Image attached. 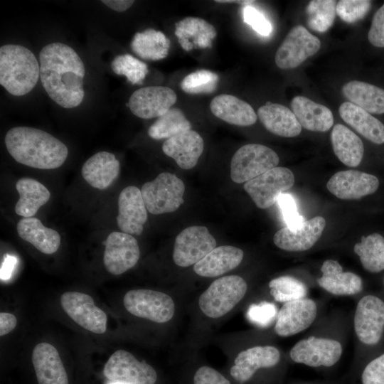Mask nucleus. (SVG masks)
<instances>
[{"label":"nucleus","mask_w":384,"mask_h":384,"mask_svg":"<svg viewBox=\"0 0 384 384\" xmlns=\"http://www.w3.org/2000/svg\"><path fill=\"white\" fill-rule=\"evenodd\" d=\"M40 78L48 96L66 109L83 100L85 65L73 48L63 43L45 46L39 54Z\"/></svg>","instance_id":"nucleus-1"},{"label":"nucleus","mask_w":384,"mask_h":384,"mask_svg":"<svg viewBox=\"0 0 384 384\" xmlns=\"http://www.w3.org/2000/svg\"><path fill=\"white\" fill-rule=\"evenodd\" d=\"M9 154L18 163L39 169H54L65 161L68 149L50 134L29 127L10 129L4 138Z\"/></svg>","instance_id":"nucleus-2"},{"label":"nucleus","mask_w":384,"mask_h":384,"mask_svg":"<svg viewBox=\"0 0 384 384\" xmlns=\"http://www.w3.org/2000/svg\"><path fill=\"white\" fill-rule=\"evenodd\" d=\"M39 78L40 63L29 49L16 44L0 48V84L10 94H28Z\"/></svg>","instance_id":"nucleus-3"},{"label":"nucleus","mask_w":384,"mask_h":384,"mask_svg":"<svg viewBox=\"0 0 384 384\" xmlns=\"http://www.w3.org/2000/svg\"><path fill=\"white\" fill-rule=\"evenodd\" d=\"M247 290L245 280L238 275L220 277L213 282L200 296L198 306L210 318H219L231 311Z\"/></svg>","instance_id":"nucleus-4"},{"label":"nucleus","mask_w":384,"mask_h":384,"mask_svg":"<svg viewBox=\"0 0 384 384\" xmlns=\"http://www.w3.org/2000/svg\"><path fill=\"white\" fill-rule=\"evenodd\" d=\"M147 211L154 215L172 213L183 203L185 185L175 174L164 172L141 189Z\"/></svg>","instance_id":"nucleus-5"},{"label":"nucleus","mask_w":384,"mask_h":384,"mask_svg":"<svg viewBox=\"0 0 384 384\" xmlns=\"http://www.w3.org/2000/svg\"><path fill=\"white\" fill-rule=\"evenodd\" d=\"M279 159L270 147L247 144L239 148L230 161V178L237 183H246L277 167Z\"/></svg>","instance_id":"nucleus-6"},{"label":"nucleus","mask_w":384,"mask_h":384,"mask_svg":"<svg viewBox=\"0 0 384 384\" xmlns=\"http://www.w3.org/2000/svg\"><path fill=\"white\" fill-rule=\"evenodd\" d=\"M123 304L132 315L161 324L170 321L175 312L172 298L152 289L129 290L123 298Z\"/></svg>","instance_id":"nucleus-7"},{"label":"nucleus","mask_w":384,"mask_h":384,"mask_svg":"<svg viewBox=\"0 0 384 384\" xmlns=\"http://www.w3.org/2000/svg\"><path fill=\"white\" fill-rule=\"evenodd\" d=\"M292 171L286 167H275L246 182L245 191L255 204L267 209L277 203L279 196L294 183Z\"/></svg>","instance_id":"nucleus-8"},{"label":"nucleus","mask_w":384,"mask_h":384,"mask_svg":"<svg viewBox=\"0 0 384 384\" xmlns=\"http://www.w3.org/2000/svg\"><path fill=\"white\" fill-rule=\"evenodd\" d=\"M216 240L208 229L193 225L183 230L176 238L173 260L179 267L194 265L216 247Z\"/></svg>","instance_id":"nucleus-9"},{"label":"nucleus","mask_w":384,"mask_h":384,"mask_svg":"<svg viewBox=\"0 0 384 384\" xmlns=\"http://www.w3.org/2000/svg\"><path fill=\"white\" fill-rule=\"evenodd\" d=\"M103 373L110 382L125 384H154L157 379L153 367L125 350H118L110 357Z\"/></svg>","instance_id":"nucleus-10"},{"label":"nucleus","mask_w":384,"mask_h":384,"mask_svg":"<svg viewBox=\"0 0 384 384\" xmlns=\"http://www.w3.org/2000/svg\"><path fill=\"white\" fill-rule=\"evenodd\" d=\"M321 47L320 40L301 25L294 26L278 48L274 60L280 69H293L314 55Z\"/></svg>","instance_id":"nucleus-11"},{"label":"nucleus","mask_w":384,"mask_h":384,"mask_svg":"<svg viewBox=\"0 0 384 384\" xmlns=\"http://www.w3.org/2000/svg\"><path fill=\"white\" fill-rule=\"evenodd\" d=\"M343 349L335 339L310 336L298 341L290 350V358L310 367H331L341 358Z\"/></svg>","instance_id":"nucleus-12"},{"label":"nucleus","mask_w":384,"mask_h":384,"mask_svg":"<svg viewBox=\"0 0 384 384\" xmlns=\"http://www.w3.org/2000/svg\"><path fill=\"white\" fill-rule=\"evenodd\" d=\"M353 324L361 343L377 344L384 331V302L374 295L363 297L356 305Z\"/></svg>","instance_id":"nucleus-13"},{"label":"nucleus","mask_w":384,"mask_h":384,"mask_svg":"<svg viewBox=\"0 0 384 384\" xmlns=\"http://www.w3.org/2000/svg\"><path fill=\"white\" fill-rule=\"evenodd\" d=\"M60 304L65 313L85 329L97 334L106 331L107 315L90 295L67 292L62 294Z\"/></svg>","instance_id":"nucleus-14"},{"label":"nucleus","mask_w":384,"mask_h":384,"mask_svg":"<svg viewBox=\"0 0 384 384\" xmlns=\"http://www.w3.org/2000/svg\"><path fill=\"white\" fill-rule=\"evenodd\" d=\"M103 262L112 274L119 275L132 268L140 257L136 238L130 234L114 231L105 240Z\"/></svg>","instance_id":"nucleus-15"},{"label":"nucleus","mask_w":384,"mask_h":384,"mask_svg":"<svg viewBox=\"0 0 384 384\" xmlns=\"http://www.w3.org/2000/svg\"><path fill=\"white\" fill-rule=\"evenodd\" d=\"M317 316L316 302L303 298L284 303L277 313L274 331L279 336L288 337L308 329Z\"/></svg>","instance_id":"nucleus-16"},{"label":"nucleus","mask_w":384,"mask_h":384,"mask_svg":"<svg viewBox=\"0 0 384 384\" xmlns=\"http://www.w3.org/2000/svg\"><path fill=\"white\" fill-rule=\"evenodd\" d=\"M177 96L170 87L148 86L135 90L129 99L131 112L142 119L159 117L176 103Z\"/></svg>","instance_id":"nucleus-17"},{"label":"nucleus","mask_w":384,"mask_h":384,"mask_svg":"<svg viewBox=\"0 0 384 384\" xmlns=\"http://www.w3.org/2000/svg\"><path fill=\"white\" fill-rule=\"evenodd\" d=\"M378 186L376 176L356 170L338 171L326 183L329 191L343 200L361 198L375 193Z\"/></svg>","instance_id":"nucleus-18"},{"label":"nucleus","mask_w":384,"mask_h":384,"mask_svg":"<svg viewBox=\"0 0 384 384\" xmlns=\"http://www.w3.org/2000/svg\"><path fill=\"white\" fill-rule=\"evenodd\" d=\"M117 223L122 232L140 235L147 220V210L141 190L137 186L125 187L118 198Z\"/></svg>","instance_id":"nucleus-19"},{"label":"nucleus","mask_w":384,"mask_h":384,"mask_svg":"<svg viewBox=\"0 0 384 384\" xmlns=\"http://www.w3.org/2000/svg\"><path fill=\"white\" fill-rule=\"evenodd\" d=\"M326 226L321 216H316L304 222L297 228H283L273 237L274 245L289 252H302L310 249L319 240Z\"/></svg>","instance_id":"nucleus-20"},{"label":"nucleus","mask_w":384,"mask_h":384,"mask_svg":"<svg viewBox=\"0 0 384 384\" xmlns=\"http://www.w3.org/2000/svg\"><path fill=\"white\" fill-rule=\"evenodd\" d=\"M280 361V352L272 346H257L242 351L236 356L230 374L240 383L249 380L260 368H271Z\"/></svg>","instance_id":"nucleus-21"},{"label":"nucleus","mask_w":384,"mask_h":384,"mask_svg":"<svg viewBox=\"0 0 384 384\" xmlns=\"http://www.w3.org/2000/svg\"><path fill=\"white\" fill-rule=\"evenodd\" d=\"M204 149L201 136L190 129L164 141L163 152L174 159L183 169H191L198 163Z\"/></svg>","instance_id":"nucleus-22"},{"label":"nucleus","mask_w":384,"mask_h":384,"mask_svg":"<svg viewBox=\"0 0 384 384\" xmlns=\"http://www.w3.org/2000/svg\"><path fill=\"white\" fill-rule=\"evenodd\" d=\"M32 363L38 384H69L60 355L53 345L37 344L33 350Z\"/></svg>","instance_id":"nucleus-23"},{"label":"nucleus","mask_w":384,"mask_h":384,"mask_svg":"<svg viewBox=\"0 0 384 384\" xmlns=\"http://www.w3.org/2000/svg\"><path fill=\"white\" fill-rule=\"evenodd\" d=\"M321 276L317 282L320 287L336 296H351L361 292L363 281L356 274L343 272L341 265L334 260H326L321 267Z\"/></svg>","instance_id":"nucleus-24"},{"label":"nucleus","mask_w":384,"mask_h":384,"mask_svg":"<svg viewBox=\"0 0 384 384\" xmlns=\"http://www.w3.org/2000/svg\"><path fill=\"white\" fill-rule=\"evenodd\" d=\"M120 164L116 156L108 151H99L82 165V176L93 188L104 190L117 178Z\"/></svg>","instance_id":"nucleus-25"},{"label":"nucleus","mask_w":384,"mask_h":384,"mask_svg":"<svg viewBox=\"0 0 384 384\" xmlns=\"http://www.w3.org/2000/svg\"><path fill=\"white\" fill-rule=\"evenodd\" d=\"M175 36L186 51L193 48H211L216 37L215 27L198 17H186L175 23Z\"/></svg>","instance_id":"nucleus-26"},{"label":"nucleus","mask_w":384,"mask_h":384,"mask_svg":"<svg viewBox=\"0 0 384 384\" xmlns=\"http://www.w3.org/2000/svg\"><path fill=\"white\" fill-rule=\"evenodd\" d=\"M213 115L224 122L240 127L254 124L257 119L254 109L245 101L228 94L215 96L210 103Z\"/></svg>","instance_id":"nucleus-27"},{"label":"nucleus","mask_w":384,"mask_h":384,"mask_svg":"<svg viewBox=\"0 0 384 384\" xmlns=\"http://www.w3.org/2000/svg\"><path fill=\"white\" fill-rule=\"evenodd\" d=\"M257 117L267 130L283 137H294L302 126L294 112L284 105L267 102L257 110Z\"/></svg>","instance_id":"nucleus-28"},{"label":"nucleus","mask_w":384,"mask_h":384,"mask_svg":"<svg viewBox=\"0 0 384 384\" xmlns=\"http://www.w3.org/2000/svg\"><path fill=\"white\" fill-rule=\"evenodd\" d=\"M243 256V251L238 247L231 245L216 247L193 265V271L204 277H218L238 267Z\"/></svg>","instance_id":"nucleus-29"},{"label":"nucleus","mask_w":384,"mask_h":384,"mask_svg":"<svg viewBox=\"0 0 384 384\" xmlns=\"http://www.w3.org/2000/svg\"><path fill=\"white\" fill-rule=\"evenodd\" d=\"M291 107L301 126L307 130L324 132L333 126L332 112L308 97H294L291 101Z\"/></svg>","instance_id":"nucleus-30"},{"label":"nucleus","mask_w":384,"mask_h":384,"mask_svg":"<svg viewBox=\"0 0 384 384\" xmlns=\"http://www.w3.org/2000/svg\"><path fill=\"white\" fill-rule=\"evenodd\" d=\"M341 119L366 139L377 144L384 143V124L370 113L350 102L338 108Z\"/></svg>","instance_id":"nucleus-31"},{"label":"nucleus","mask_w":384,"mask_h":384,"mask_svg":"<svg viewBox=\"0 0 384 384\" xmlns=\"http://www.w3.org/2000/svg\"><path fill=\"white\" fill-rule=\"evenodd\" d=\"M16 229L21 239L31 243L44 254H53L60 247L59 233L53 229L45 227L38 218L31 217L20 219Z\"/></svg>","instance_id":"nucleus-32"},{"label":"nucleus","mask_w":384,"mask_h":384,"mask_svg":"<svg viewBox=\"0 0 384 384\" xmlns=\"http://www.w3.org/2000/svg\"><path fill=\"white\" fill-rule=\"evenodd\" d=\"M333 150L338 159L349 167L358 166L363 156V144L354 132L341 124H336L331 133Z\"/></svg>","instance_id":"nucleus-33"},{"label":"nucleus","mask_w":384,"mask_h":384,"mask_svg":"<svg viewBox=\"0 0 384 384\" xmlns=\"http://www.w3.org/2000/svg\"><path fill=\"white\" fill-rule=\"evenodd\" d=\"M19 198L15 206V212L23 218L33 217L50 199L48 189L38 181L24 177L16 183Z\"/></svg>","instance_id":"nucleus-34"},{"label":"nucleus","mask_w":384,"mask_h":384,"mask_svg":"<svg viewBox=\"0 0 384 384\" xmlns=\"http://www.w3.org/2000/svg\"><path fill=\"white\" fill-rule=\"evenodd\" d=\"M344 97L368 113H384V89L358 80L350 81L342 87Z\"/></svg>","instance_id":"nucleus-35"},{"label":"nucleus","mask_w":384,"mask_h":384,"mask_svg":"<svg viewBox=\"0 0 384 384\" xmlns=\"http://www.w3.org/2000/svg\"><path fill=\"white\" fill-rule=\"evenodd\" d=\"M170 41L161 31L148 28L134 34L131 48L139 57L147 60L165 58L169 50Z\"/></svg>","instance_id":"nucleus-36"},{"label":"nucleus","mask_w":384,"mask_h":384,"mask_svg":"<svg viewBox=\"0 0 384 384\" xmlns=\"http://www.w3.org/2000/svg\"><path fill=\"white\" fill-rule=\"evenodd\" d=\"M363 267L370 272L384 270V238L378 233L363 236L353 247Z\"/></svg>","instance_id":"nucleus-37"},{"label":"nucleus","mask_w":384,"mask_h":384,"mask_svg":"<svg viewBox=\"0 0 384 384\" xmlns=\"http://www.w3.org/2000/svg\"><path fill=\"white\" fill-rule=\"evenodd\" d=\"M191 127L183 111L177 107H171L149 127L148 134L154 139H167L190 130Z\"/></svg>","instance_id":"nucleus-38"},{"label":"nucleus","mask_w":384,"mask_h":384,"mask_svg":"<svg viewBox=\"0 0 384 384\" xmlns=\"http://www.w3.org/2000/svg\"><path fill=\"white\" fill-rule=\"evenodd\" d=\"M336 1L334 0H313L306 9L308 26L313 31L323 33L334 23Z\"/></svg>","instance_id":"nucleus-39"},{"label":"nucleus","mask_w":384,"mask_h":384,"mask_svg":"<svg viewBox=\"0 0 384 384\" xmlns=\"http://www.w3.org/2000/svg\"><path fill=\"white\" fill-rule=\"evenodd\" d=\"M269 287L274 299L284 304L305 298L308 292L304 282L291 276H281L272 279Z\"/></svg>","instance_id":"nucleus-40"},{"label":"nucleus","mask_w":384,"mask_h":384,"mask_svg":"<svg viewBox=\"0 0 384 384\" xmlns=\"http://www.w3.org/2000/svg\"><path fill=\"white\" fill-rule=\"evenodd\" d=\"M111 68L119 75H124L133 85H141L149 70L147 65L132 55H118L112 60Z\"/></svg>","instance_id":"nucleus-41"},{"label":"nucleus","mask_w":384,"mask_h":384,"mask_svg":"<svg viewBox=\"0 0 384 384\" xmlns=\"http://www.w3.org/2000/svg\"><path fill=\"white\" fill-rule=\"evenodd\" d=\"M219 77L208 70H199L187 75L181 82L183 91L188 94H209L217 87Z\"/></svg>","instance_id":"nucleus-42"},{"label":"nucleus","mask_w":384,"mask_h":384,"mask_svg":"<svg viewBox=\"0 0 384 384\" xmlns=\"http://www.w3.org/2000/svg\"><path fill=\"white\" fill-rule=\"evenodd\" d=\"M371 1L367 0H341L336 7V14L346 23L362 19L369 11Z\"/></svg>","instance_id":"nucleus-43"},{"label":"nucleus","mask_w":384,"mask_h":384,"mask_svg":"<svg viewBox=\"0 0 384 384\" xmlns=\"http://www.w3.org/2000/svg\"><path fill=\"white\" fill-rule=\"evenodd\" d=\"M277 313V308L274 303L262 302L249 306L247 316L253 324L265 328L276 320Z\"/></svg>","instance_id":"nucleus-44"},{"label":"nucleus","mask_w":384,"mask_h":384,"mask_svg":"<svg viewBox=\"0 0 384 384\" xmlns=\"http://www.w3.org/2000/svg\"><path fill=\"white\" fill-rule=\"evenodd\" d=\"M277 203L280 208L287 227L294 230L304 222V218L298 212L295 200L291 194L284 193L281 194Z\"/></svg>","instance_id":"nucleus-45"},{"label":"nucleus","mask_w":384,"mask_h":384,"mask_svg":"<svg viewBox=\"0 0 384 384\" xmlns=\"http://www.w3.org/2000/svg\"><path fill=\"white\" fill-rule=\"evenodd\" d=\"M243 21L260 35L263 36H269L272 31V26L270 22L255 8L246 5L242 9Z\"/></svg>","instance_id":"nucleus-46"},{"label":"nucleus","mask_w":384,"mask_h":384,"mask_svg":"<svg viewBox=\"0 0 384 384\" xmlns=\"http://www.w3.org/2000/svg\"><path fill=\"white\" fill-rule=\"evenodd\" d=\"M362 384H384V353L369 362L361 374Z\"/></svg>","instance_id":"nucleus-47"},{"label":"nucleus","mask_w":384,"mask_h":384,"mask_svg":"<svg viewBox=\"0 0 384 384\" xmlns=\"http://www.w3.org/2000/svg\"><path fill=\"white\" fill-rule=\"evenodd\" d=\"M368 38L373 46L384 47V4L373 17Z\"/></svg>","instance_id":"nucleus-48"},{"label":"nucleus","mask_w":384,"mask_h":384,"mask_svg":"<svg viewBox=\"0 0 384 384\" xmlns=\"http://www.w3.org/2000/svg\"><path fill=\"white\" fill-rule=\"evenodd\" d=\"M193 384H230V383L215 369L209 366H202L194 375Z\"/></svg>","instance_id":"nucleus-49"},{"label":"nucleus","mask_w":384,"mask_h":384,"mask_svg":"<svg viewBox=\"0 0 384 384\" xmlns=\"http://www.w3.org/2000/svg\"><path fill=\"white\" fill-rule=\"evenodd\" d=\"M17 320L14 315L8 312L0 313V336H4L14 329Z\"/></svg>","instance_id":"nucleus-50"},{"label":"nucleus","mask_w":384,"mask_h":384,"mask_svg":"<svg viewBox=\"0 0 384 384\" xmlns=\"http://www.w3.org/2000/svg\"><path fill=\"white\" fill-rule=\"evenodd\" d=\"M16 263V259L15 257L11 255H6L4 257V262L1 267V279H9L15 267Z\"/></svg>","instance_id":"nucleus-51"},{"label":"nucleus","mask_w":384,"mask_h":384,"mask_svg":"<svg viewBox=\"0 0 384 384\" xmlns=\"http://www.w3.org/2000/svg\"><path fill=\"white\" fill-rule=\"evenodd\" d=\"M101 1L111 9L118 12L127 10L134 3V1L130 0H103Z\"/></svg>","instance_id":"nucleus-52"},{"label":"nucleus","mask_w":384,"mask_h":384,"mask_svg":"<svg viewBox=\"0 0 384 384\" xmlns=\"http://www.w3.org/2000/svg\"><path fill=\"white\" fill-rule=\"evenodd\" d=\"M215 2L218 3H235V4H243L245 6L249 5L250 4L254 2V1H247V0H242V1H233V0H218L215 1Z\"/></svg>","instance_id":"nucleus-53"},{"label":"nucleus","mask_w":384,"mask_h":384,"mask_svg":"<svg viewBox=\"0 0 384 384\" xmlns=\"http://www.w3.org/2000/svg\"><path fill=\"white\" fill-rule=\"evenodd\" d=\"M109 384H125V383H119V382H110Z\"/></svg>","instance_id":"nucleus-54"}]
</instances>
